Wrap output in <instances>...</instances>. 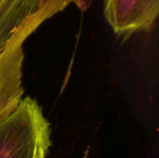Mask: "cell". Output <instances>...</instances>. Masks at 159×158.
<instances>
[{
  "mask_svg": "<svg viewBox=\"0 0 159 158\" xmlns=\"http://www.w3.org/2000/svg\"><path fill=\"white\" fill-rule=\"evenodd\" d=\"M103 15L118 37L149 33L159 15V0H104Z\"/></svg>",
  "mask_w": 159,
  "mask_h": 158,
  "instance_id": "obj_2",
  "label": "cell"
},
{
  "mask_svg": "<svg viewBox=\"0 0 159 158\" xmlns=\"http://www.w3.org/2000/svg\"><path fill=\"white\" fill-rule=\"evenodd\" d=\"M26 39L13 40L0 55V117L14 111L22 100V46Z\"/></svg>",
  "mask_w": 159,
  "mask_h": 158,
  "instance_id": "obj_3",
  "label": "cell"
},
{
  "mask_svg": "<svg viewBox=\"0 0 159 158\" xmlns=\"http://www.w3.org/2000/svg\"><path fill=\"white\" fill-rule=\"evenodd\" d=\"M49 146H50V132H49V125L48 122L47 121L39 130L33 158H46Z\"/></svg>",
  "mask_w": 159,
  "mask_h": 158,
  "instance_id": "obj_4",
  "label": "cell"
},
{
  "mask_svg": "<svg viewBox=\"0 0 159 158\" xmlns=\"http://www.w3.org/2000/svg\"><path fill=\"white\" fill-rule=\"evenodd\" d=\"M48 120L34 99H22L10 114L0 117V158H33L41 127Z\"/></svg>",
  "mask_w": 159,
  "mask_h": 158,
  "instance_id": "obj_1",
  "label": "cell"
}]
</instances>
